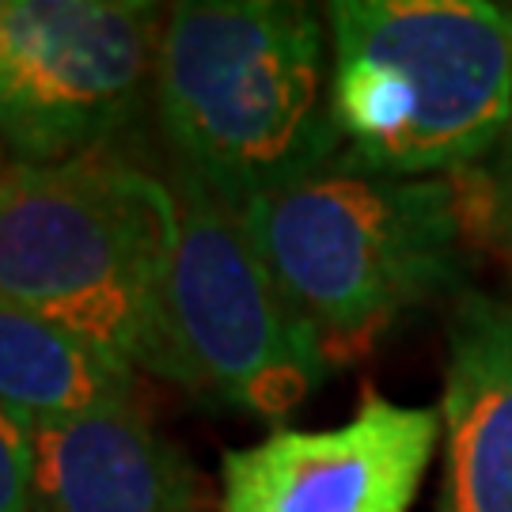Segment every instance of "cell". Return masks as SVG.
<instances>
[{"label": "cell", "instance_id": "obj_1", "mask_svg": "<svg viewBox=\"0 0 512 512\" xmlns=\"http://www.w3.org/2000/svg\"><path fill=\"white\" fill-rule=\"evenodd\" d=\"M243 220L330 365L463 289L482 236L467 175L403 179L349 156L251 202Z\"/></svg>", "mask_w": 512, "mask_h": 512}, {"label": "cell", "instance_id": "obj_2", "mask_svg": "<svg viewBox=\"0 0 512 512\" xmlns=\"http://www.w3.org/2000/svg\"><path fill=\"white\" fill-rule=\"evenodd\" d=\"M152 118L171 160L236 209L342 156L330 27L293 0L167 8Z\"/></svg>", "mask_w": 512, "mask_h": 512}, {"label": "cell", "instance_id": "obj_3", "mask_svg": "<svg viewBox=\"0 0 512 512\" xmlns=\"http://www.w3.org/2000/svg\"><path fill=\"white\" fill-rule=\"evenodd\" d=\"M175 239L167 175L122 148L57 167L12 164L0 186V296L179 384L167 311Z\"/></svg>", "mask_w": 512, "mask_h": 512}, {"label": "cell", "instance_id": "obj_4", "mask_svg": "<svg viewBox=\"0 0 512 512\" xmlns=\"http://www.w3.org/2000/svg\"><path fill=\"white\" fill-rule=\"evenodd\" d=\"M330 99L368 171L471 175L512 118V12L490 0H334Z\"/></svg>", "mask_w": 512, "mask_h": 512}, {"label": "cell", "instance_id": "obj_5", "mask_svg": "<svg viewBox=\"0 0 512 512\" xmlns=\"http://www.w3.org/2000/svg\"><path fill=\"white\" fill-rule=\"evenodd\" d=\"M179 239L167 281L179 387L243 414L281 421L308 403L330 361L270 274L243 209L167 160Z\"/></svg>", "mask_w": 512, "mask_h": 512}, {"label": "cell", "instance_id": "obj_6", "mask_svg": "<svg viewBox=\"0 0 512 512\" xmlns=\"http://www.w3.org/2000/svg\"><path fill=\"white\" fill-rule=\"evenodd\" d=\"M167 8L145 0H8L0 152L57 167L118 152L156 99Z\"/></svg>", "mask_w": 512, "mask_h": 512}, {"label": "cell", "instance_id": "obj_7", "mask_svg": "<svg viewBox=\"0 0 512 512\" xmlns=\"http://www.w3.org/2000/svg\"><path fill=\"white\" fill-rule=\"evenodd\" d=\"M440 440L433 406L365 391L330 429H274L220 459V512H410Z\"/></svg>", "mask_w": 512, "mask_h": 512}, {"label": "cell", "instance_id": "obj_8", "mask_svg": "<svg viewBox=\"0 0 512 512\" xmlns=\"http://www.w3.org/2000/svg\"><path fill=\"white\" fill-rule=\"evenodd\" d=\"M35 512H202V482L141 403L38 425Z\"/></svg>", "mask_w": 512, "mask_h": 512}, {"label": "cell", "instance_id": "obj_9", "mask_svg": "<svg viewBox=\"0 0 512 512\" xmlns=\"http://www.w3.org/2000/svg\"><path fill=\"white\" fill-rule=\"evenodd\" d=\"M444 482L437 512H512V308L459 300L444 365Z\"/></svg>", "mask_w": 512, "mask_h": 512}, {"label": "cell", "instance_id": "obj_10", "mask_svg": "<svg viewBox=\"0 0 512 512\" xmlns=\"http://www.w3.org/2000/svg\"><path fill=\"white\" fill-rule=\"evenodd\" d=\"M141 372L80 330L0 296V406L27 429L141 403Z\"/></svg>", "mask_w": 512, "mask_h": 512}, {"label": "cell", "instance_id": "obj_11", "mask_svg": "<svg viewBox=\"0 0 512 512\" xmlns=\"http://www.w3.org/2000/svg\"><path fill=\"white\" fill-rule=\"evenodd\" d=\"M475 190L478 217H482V236H497L501 243H512V118L494 156L467 175Z\"/></svg>", "mask_w": 512, "mask_h": 512}, {"label": "cell", "instance_id": "obj_12", "mask_svg": "<svg viewBox=\"0 0 512 512\" xmlns=\"http://www.w3.org/2000/svg\"><path fill=\"white\" fill-rule=\"evenodd\" d=\"M0 512H35V433L0 406Z\"/></svg>", "mask_w": 512, "mask_h": 512}, {"label": "cell", "instance_id": "obj_13", "mask_svg": "<svg viewBox=\"0 0 512 512\" xmlns=\"http://www.w3.org/2000/svg\"><path fill=\"white\" fill-rule=\"evenodd\" d=\"M8 156H4V152H0V186H4V179H8Z\"/></svg>", "mask_w": 512, "mask_h": 512}, {"label": "cell", "instance_id": "obj_14", "mask_svg": "<svg viewBox=\"0 0 512 512\" xmlns=\"http://www.w3.org/2000/svg\"><path fill=\"white\" fill-rule=\"evenodd\" d=\"M4 16H8V0H0V27H4Z\"/></svg>", "mask_w": 512, "mask_h": 512}, {"label": "cell", "instance_id": "obj_15", "mask_svg": "<svg viewBox=\"0 0 512 512\" xmlns=\"http://www.w3.org/2000/svg\"><path fill=\"white\" fill-rule=\"evenodd\" d=\"M505 247H509V255H512V243H505Z\"/></svg>", "mask_w": 512, "mask_h": 512}]
</instances>
